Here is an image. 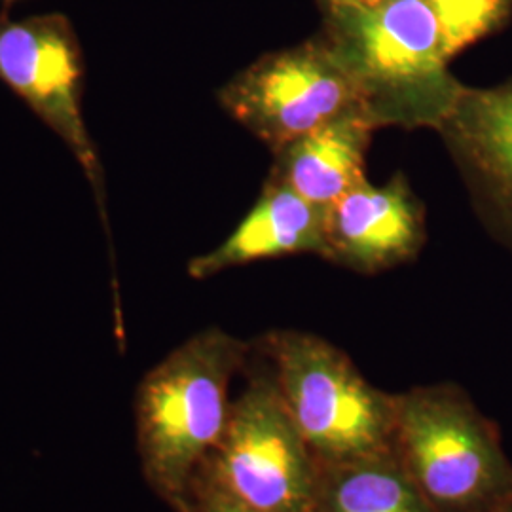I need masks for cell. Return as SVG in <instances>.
Wrapping results in <instances>:
<instances>
[{
	"instance_id": "1",
	"label": "cell",
	"mask_w": 512,
	"mask_h": 512,
	"mask_svg": "<svg viewBox=\"0 0 512 512\" xmlns=\"http://www.w3.org/2000/svg\"><path fill=\"white\" fill-rule=\"evenodd\" d=\"M253 351L220 327L171 349L135 391V444L148 488L173 512H190L192 484L217 448L230 414V385Z\"/></svg>"
},
{
	"instance_id": "2",
	"label": "cell",
	"mask_w": 512,
	"mask_h": 512,
	"mask_svg": "<svg viewBox=\"0 0 512 512\" xmlns=\"http://www.w3.org/2000/svg\"><path fill=\"white\" fill-rule=\"evenodd\" d=\"M325 35L355 78L376 129H440L465 90L448 73L439 21L427 0L325 10Z\"/></svg>"
},
{
	"instance_id": "3",
	"label": "cell",
	"mask_w": 512,
	"mask_h": 512,
	"mask_svg": "<svg viewBox=\"0 0 512 512\" xmlns=\"http://www.w3.org/2000/svg\"><path fill=\"white\" fill-rule=\"evenodd\" d=\"M253 346L321 467L393 452L397 393L370 384L348 353L302 330H272Z\"/></svg>"
},
{
	"instance_id": "4",
	"label": "cell",
	"mask_w": 512,
	"mask_h": 512,
	"mask_svg": "<svg viewBox=\"0 0 512 512\" xmlns=\"http://www.w3.org/2000/svg\"><path fill=\"white\" fill-rule=\"evenodd\" d=\"M393 456L437 512H488L512 499L499 433L458 385L397 393Z\"/></svg>"
},
{
	"instance_id": "5",
	"label": "cell",
	"mask_w": 512,
	"mask_h": 512,
	"mask_svg": "<svg viewBox=\"0 0 512 512\" xmlns=\"http://www.w3.org/2000/svg\"><path fill=\"white\" fill-rule=\"evenodd\" d=\"M207 476L260 512H313L323 467L291 420L268 359L253 346ZM196 475V476H198Z\"/></svg>"
},
{
	"instance_id": "6",
	"label": "cell",
	"mask_w": 512,
	"mask_h": 512,
	"mask_svg": "<svg viewBox=\"0 0 512 512\" xmlns=\"http://www.w3.org/2000/svg\"><path fill=\"white\" fill-rule=\"evenodd\" d=\"M86 59L73 19L61 12L0 14V82L71 152L92 190L114 268L107 175L84 116Z\"/></svg>"
},
{
	"instance_id": "7",
	"label": "cell",
	"mask_w": 512,
	"mask_h": 512,
	"mask_svg": "<svg viewBox=\"0 0 512 512\" xmlns=\"http://www.w3.org/2000/svg\"><path fill=\"white\" fill-rule=\"evenodd\" d=\"M217 101L272 152L338 118L366 116L355 78L325 37L258 57L220 88Z\"/></svg>"
},
{
	"instance_id": "8",
	"label": "cell",
	"mask_w": 512,
	"mask_h": 512,
	"mask_svg": "<svg viewBox=\"0 0 512 512\" xmlns=\"http://www.w3.org/2000/svg\"><path fill=\"white\" fill-rule=\"evenodd\" d=\"M425 213L403 175L384 186L365 179L325 211V255L357 274H380L418 255Z\"/></svg>"
},
{
	"instance_id": "9",
	"label": "cell",
	"mask_w": 512,
	"mask_h": 512,
	"mask_svg": "<svg viewBox=\"0 0 512 512\" xmlns=\"http://www.w3.org/2000/svg\"><path fill=\"white\" fill-rule=\"evenodd\" d=\"M325 211L293 188L266 179L251 211L219 247L194 256L186 274L203 281L258 260L293 255H325Z\"/></svg>"
},
{
	"instance_id": "10",
	"label": "cell",
	"mask_w": 512,
	"mask_h": 512,
	"mask_svg": "<svg viewBox=\"0 0 512 512\" xmlns=\"http://www.w3.org/2000/svg\"><path fill=\"white\" fill-rule=\"evenodd\" d=\"M376 126L349 114L274 152L270 179L327 209L366 179V150Z\"/></svg>"
},
{
	"instance_id": "11",
	"label": "cell",
	"mask_w": 512,
	"mask_h": 512,
	"mask_svg": "<svg viewBox=\"0 0 512 512\" xmlns=\"http://www.w3.org/2000/svg\"><path fill=\"white\" fill-rule=\"evenodd\" d=\"M439 131L512 215V84L465 88Z\"/></svg>"
},
{
	"instance_id": "12",
	"label": "cell",
	"mask_w": 512,
	"mask_h": 512,
	"mask_svg": "<svg viewBox=\"0 0 512 512\" xmlns=\"http://www.w3.org/2000/svg\"><path fill=\"white\" fill-rule=\"evenodd\" d=\"M313 512H437L393 452L323 467Z\"/></svg>"
},
{
	"instance_id": "13",
	"label": "cell",
	"mask_w": 512,
	"mask_h": 512,
	"mask_svg": "<svg viewBox=\"0 0 512 512\" xmlns=\"http://www.w3.org/2000/svg\"><path fill=\"white\" fill-rule=\"evenodd\" d=\"M427 4L439 21L448 59L492 35L511 8V0H427Z\"/></svg>"
},
{
	"instance_id": "14",
	"label": "cell",
	"mask_w": 512,
	"mask_h": 512,
	"mask_svg": "<svg viewBox=\"0 0 512 512\" xmlns=\"http://www.w3.org/2000/svg\"><path fill=\"white\" fill-rule=\"evenodd\" d=\"M190 512H260L224 490L207 476L198 475L192 484Z\"/></svg>"
},
{
	"instance_id": "15",
	"label": "cell",
	"mask_w": 512,
	"mask_h": 512,
	"mask_svg": "<svg viewBox=\"0 0 512 512\" xmlns=\"http://www.w3.org/2000/svg\"><path fill=\"white\" fill-rule=\"evenodd\" d=\"M325 10L336 8V6H374L384 0H319Z\"/></svg>"
},
{
	"instance_id": "16",
	"label": "cell",
	"mask_w": 512,
	"mask_h": 512,
	"mask_svg": "<svg viewBox=\"0 0 512 512\" xmlns=\"http://www.w3.org/2000/svg\"><path fill=\"white\" fill-rule=\"evenodd\" d=\"M488 512H512V499L505 501V503H501V505H497V507H494L492 511Z\"/></svg>"
},
{
	"instance_id": "17",
	"label": "cell",
	"mask_w": 512,
	"mask_h": 512,
	"mask_svg": "<svg viewBox=\"0 0 512 512\" xmlns=\"http://www.w3.org/2000/svg\"><path fill=\"white\" fill-rule=\"evenodd\" d=\"M18 0H2V12L4 14H10V8L16 4Z\"/></svg>"
}]
</instances>
